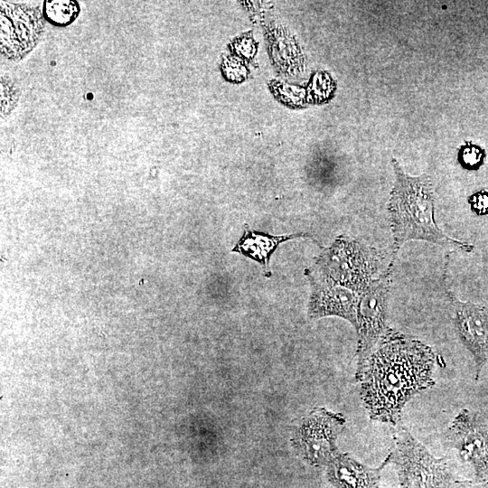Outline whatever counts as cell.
<instances>
[{
	"mask_svg": "<svg viewBox=\"0 0 488 488\" xmlns=\"http://www.w3.org/2000/svg\"><path fill=\"white\" fill-rule=\"evenodd\" d=\"M43 13L46 19L52 24L65 26L78 16L80 6L73 1H44Z\"/></svg>",
	"mask_w": 488,
	"mask_h": 488,
	"instance_id": "obj_13",
	"label": "cell"
},
{
	"mask_svg": "<svg viewBox=\"0 0 488 488\" xmlns=\"http://www.w3.org/2000/svg\"><path fill=\"white\" fill-rule=\"evenodd\" d=\"M392 165L396 179L389 202L394 238L391 263L399 248L408 240H425L471 252L473 245L448 237L437 227L434 219V192L430 176L408 175L396 159H392Z\"/></svg>",
	"mask_w": 488,
	"mask_h": 488,
	"instance_id": "obj_2",
	"label": "cell"
},
{
	"mask_svg": "<svg viewBox=\"0 0 488 488\" xmlns=\"http://www.w3.org/2000/svg\"><path fill=\"white\" fill-rule=\"evenodd\" d=\"M391 461L396 464L401 488H463L446 458H436L405 427L394 436Z\"/></svg>",
	"mask_w": 488,
	"mask_h": 488,
	"instance_id": "obj_4",
	"label": "cell"
},
{
	"mask_svg": "<svg viewBox=\"0 0 488 488\" xmlns=\"http://www.w3.org/2000/svg\"><path fill=\"white\" fill-rule=\"evenodd\" d=\"M18 100V90L14 84L5 76L1 77V117L7 116L15 107Z\"/></svg>",
	"mask_w": 488,
	"mask_h": 488,
	"instance_id": "obj_14",
	"label": "cell"
},
{
	"mask_svg": "<svg viewBox=\"0 0 488 488\" xmlns=\"http://www.w3.org/2000/svg\"><path fill=\"white\" fill-rule=\"evenodd\" d=\"M390 263L385 273L375 278L361 294L357 309L358 364L360 371L380 339L386 325L388 297L390 288Z\"/></svg>",
	"mask_w": 488,
	"mask_h": 488,
	"instance_id": "obj_5",
	"label": "cell"
},
{
	"mask_svg": "<svg viewBox=\"0 0 488 488\" xmlns=\"http://www.w3.org/2000/svg\"><path fill=\"white\" fill-rule=\"evenodd\" d=\"M452 309L456 333L475 362V380L488 363V310L486 307L461 301L446 287Z\"/></svg>",
	"mask_w": 488,
	"mask_h": 488,
	"instance_id": "obj_9",
	"label": "cell"
},
{
	"mask_svg": "<svg viewBox=\"0 0 488 488\" xmlns=\"http://www.w3.org/2000/svg\"><path fill=\"white\" fill-rule=\"evenodd\" d=\"M436 361L431 347L389 328L355 375L370 418L397 425L407 402L435 384Z\"/></svg>",
	"mask_w": 488,
	"mask_h": 488,
	"instance_id": "obj_1",
	"label": "cell"
},
{
	"mask_svg": "<svg viewBox=\"0 0 488 488\" xmlns=\"http://www.w3.org/2000/svg\"><path fill=\"white\" fill-rule=\"evenodd\" d=\"M311 286L308 315L312 319L338 316L356 329L360 295L344 286L305 272Z\"/></svg>",
	"mask_w": 488,
	"mask_h": 488,
	"instance_id": "obj_10",
	"label": "cell"
},
{
	"mask_svg": "<svg viewBox=\"0 0 488 488\" xmlns=\"http://www.w3.org/2000/svg\"><path fill=\"white\" fill-rule=\"evenodd\" d=\"M483 152L477 146L467 145L459 152V161L466 169H477L483 161Z\"/></svg>",
	"mask_w": 488,
	"mask_h": 488,
	"instance_id": "obj_15",
	"label": "cell"
},
{
	"mask_svg": "<svg viewBox=\"0 0 488 488\" xmlns=\"http://www.w3.org/2000/svg\"><path fill=\"white\" fill-rule=\"evenodd\" d=\"M446 436L461 458L473 465L476 482L488 483V425L479 414L461 410Z\"/></svg>",
	"mask_w": 488,
	"mask_h": 488,
	"instance_id": "obj_8",
	"label": "cell"
},
{
	"mask_svg": "<svg viewBox=\"0 0 488 488\" xmlns=\"http://www.w3.org/2000/svg\"><path fill=\"white\" fill-rule=\"evenodd\" d=\"M344 424L342 414L316 408L303 419L294 445L309 464L327 465L338 454L335 441Z\"/></svg>",
	"mask_w": 488,
	"mask_h": 488,
	"instance_id": "obj_6",
	"label": "cell"
},
{
	"mask_svg": "<svg viewBox=\"0 0 488 488\" xmlns=\"http://www.w3.org/2000/svg\"><path fill=\"white\" fill-rule=\"evenodd\" d=\"M42 13L38 6L1 1V52L19 60L31 52L43 30Z\"/></svg>",
	"mask_w": 488,
	"mask_h": 488,
	"instance_id": "obj_7",
	"label": "cell"
},
{
	"mask_svg": "<svg viewBox=\"0 0 488 488\" xmlns=\"http://www.w3.org/2000/svg\"><path fill=\"white\" fill-rule=\"evenodd\" d=\"M469 202L472 210L478 215L488 214V192H479L471 196Z\"/></svg>",
	"mask_w": 488,
	"mask_h": 488,
	"instance_id": "obj_16",
	"label": "cell"
},
{
	"mask_svg": "<svg viewBox=\"0 0 488 488\" xmlns=\"http://www.w3.org/2000/svg\"><path fill=\"white\" fill-rule=\"evenodd\" d=\"M391 461V454L377 468L358 462L349 454H337L327 465V477L336 488H376L380 471Z\"/></svg>",
	"mask_w": 488,
	"mask_h": 488,
	"instance_id": "obj_11",
	"label": "cell"
},
{
	"mask_svg": "<svg viewBox=\"0 0 488 488\" xmlns=\"http://www.w3.org/2000/svg\"><path fill=\"white\" fill-rule=\"evenodd\" d=\"M301 237H310L306 233H295L284 235H270L266 232L256 231L245 224L244 233L238 243L231 249V252L239 253L248 257L263 267L264 274L270 277L269 262L271 256L280 243Z\"/></svg>",
	"mask_w": 488,
	"mask_h": 488,
	"instance_id": "obj_12",
	"label": "cell"
},
{
	"mask_svg": "<svg viewBox=\"0 0 488 488\" xmlns=\"http://www.w3.org/2000/svg\"><path fill=\"white\" fill-rule=\"evenodd\" d=\"M385 254L348 236H339L305 272L361 294L375 279Z\"/></svg>",
	"mask_w": 488,
	"mask_h": 488,
	"instance_id": "obj_3",
	"label": "cell"
}]
</instances>
